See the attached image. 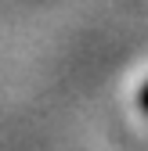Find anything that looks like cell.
Segmentation results:
<instances>
[{"label":"cell","instance_id":"cell-1","mask_svg":"<svg viewBox=\"0 0 148 151\" xmlns=\"http://www.w3.org/2000/svg\"><path fill=\"white\" fill-rule=\"evenodd\" d=\"M137 104H141V111L148 115V83H144V86H141V93H137Z\"/></svg>","mask_w":148,"mask_h":151}]
</instances>
